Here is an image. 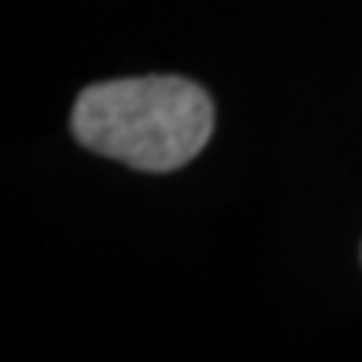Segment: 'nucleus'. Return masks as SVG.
I'll use <instances>...</instances> for the list:
<instances>
[{
    "label": "nucleus",
    "instance_id": "nucleus-1",
    "mask_svg": "<svg viewBox=\"0 0 362 362\" xmlns=\"http://www.w3.org/2000/svg\"><path fill=\"white\" fill-rule=\"evenodd\" d=\"M211 128V98L175 74L90 84L71 111V131L88 151L138 171L185 168L202 155Z\"/></svg>",
    "mask_w": 362,
    "mask_h": 362
}]
</instances>
